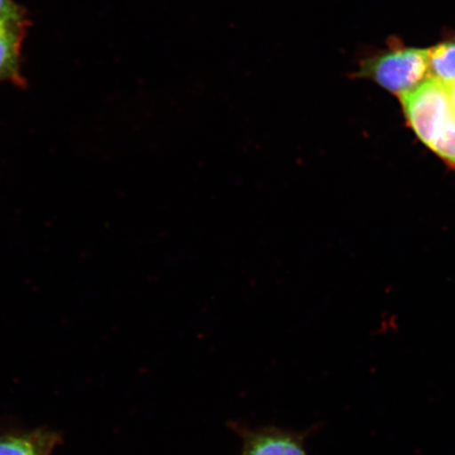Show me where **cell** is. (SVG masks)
<instances>
[{"label": "cell", "mask_w": 455, "mask_h": 455, "mask_svg": "<svg viewBox=\"0 0 455 455\" xmlns=\"http://www.w3.org/2000/svg\"><path fill=\"white\" fill-rule=\"evenodd\" d=\"M400 100L413 133L449 168L455 170V114L447 88L427 78Z\"/></svg>", "instance_id": "1"}, {"label": "cell", "mask_w": 455, "mask_h": 455, "mask_svg": "<svg viewBox=\"0 0 455 455\" xmlns=\"http://www.w3.org/2000/svg\"><path fill=\"white\" fill-rule=\"evenodd\" d=\"M428 56L429 49L395 44L388 50L363 60L357 76L371 79L402 98L428 78Z\"/></svg>", "instance_id": "2"}, {"label": "cell", "mask_w": 455, "mask_h": 455, "mask_svg": "<svg viewBox=\"0 0 455 455\" xmlns=\"http://www.w3.org/2000/svg\"><path fill=\"white\" fill-rule=\"evenodd\" d=\"M229 426L241 437V455H308L305 441L310 431H294L275 426L251 428L236 422Z\"/></svg>", "instance_id": "3"}, {"label": "cell", "mask_w": 455, "mask_h": 455, "mask_svg": "<svg viewBox=\"0 0 455 455\" xmlns=\"http://www.w3.org/2000/svg\"><path fill=\"white\" fill-rule=\"evenodd\" d=\"M60 436L47 429L9 431L0 435V455H51Z\"/></svg>", "instance_id": "4"}, {"label": "cell", "mask_w": 455, "mask_h": 455, "mask_svg": "<svg viewBox=\"0 0 455 455\" xmlns=\"http://www.w3.org/2000/svg\"><path fill=\"white\" fill-rule=\"evenodd\" d=\"M24 20L0 21V82L20 76Z\"/></svg>", "instance_id": "5"}, {"label": "cell", "mask_w": 455, "mask_h": 455, "mask_svg": "<svg viewBox=\"0 0 455 455\" xmlns=\"http://www.w3.org/2000/svg\"><path fill=\"white\" fill-rule=\"evenodd\" d=\"M428 76L446 88L455 84V39L429 49Z\"/></svg>", "instance_id": "6"}, {"label": "cell", "mask_w": 455, "mask_h": 455, "mask_svg": "<svg viewBox=\"0 0 455 455\" xmlns=\"http://www.w3.org/2000/svg\"><path fill=\"white\" fill-rule=\"evenodd\" d=\"M24 20L21 11L13 0H0V21Z\"/></svg>", "instance_id": "7"}, {"label": "cell", "mask_w": 455, "mask_h": 455, "mask_svg": "<svg viewBox=\"0 0 455 455\" xmlns=\"http://www.w3.org/2000/svg\"><path fill=\"white\" fill-rule=\"evenodd\" d=\"M449 100H451V104L452 107V110L455 114V84L451 85V87L447 88Z\"/></svg>", "instance_id": "8"}]
</instances>
